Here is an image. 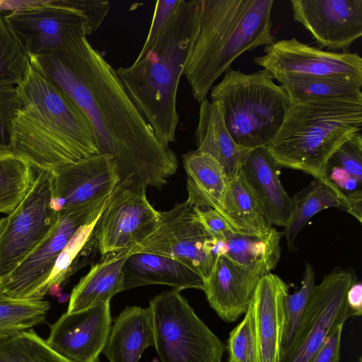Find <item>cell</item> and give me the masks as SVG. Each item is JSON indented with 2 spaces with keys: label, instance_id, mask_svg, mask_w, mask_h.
I'll use <instances>...</instances> for the list:
<instances>
[{
  "label": "cell",
  "instance_id": "obj_1",
  "mask_svg": "<svg viewBox=\"0 0 362 362\" xmlns=\"http://www.w3.org/2000/svg\"><path fill=\"white\" fill-rule=\"evenodd\" d=\"M30 65L66 93L87 117L98 153L112 157L119 183L161 189L175 173V153L158 140L117 73L83 32L62 46L28 57Z\"/></svg>",
  "mask_w": 362,
  "mask_h": 362
},
{
  "label": "cell",
  "instance_id": "obj_2",
  "mask_svg": "<svg viewBox=\"0 0 362 362\" xmlns=\"http://www.w3.org/2000/svg\"><path fill=\"white\" fill-rule=\"evenodd\" d=\"M16 89L21 105L13 123V153L36 173L98 153L84 112L30 64Z\"/></svg>",
  "mask_w": 362,
  "mask_h": 362
},
{
  "label": "cell",
  "instance_id": "obj_3",
  "mask_svg": "<svg viewBox=\"0 0 362 362\" xmlns=\"http://www.w3.org/2000/svg\"><path fill=\"white\" fill-rule=\"evenodd\" d=\"M273 0H198L182 72L193 98H207L215 81L245 52L276 41Z\"/></svg>",
  "mask_w": 362,
  "mask_h": 362
},
{
  "label": "cell",
  "instance_id": "obj_4",
  "mask_svg": "<svg viewBox=\"0 0 362 362\" xmlns=\"http://www.w3.org/2000/svg\"><path fill=\"white\" fill-rule=\"evenodd\" d=\"M198 0H181L156 46L116 73L158 140L175 141L180 122L177 93L193 37Z\"/></svg>",
  "mask_w": 362,
  "mask_h": 362
},
{
  "label": "cell",
  "instance_id": "obj_5",
  "mask_svg": "<svg viewBox=\"0 0 362 362\" xmlns=\"http://www.w3.org/2000/svg\"><path fill=\"white\" fill-rule=\"evenodd\" d=\"M362 130V98L290 101L266 148L279 167L326 179L328 161Z\"/></svg>",
  "mask_w": 362,
  "mask_h": 362
},
{
  "label": "cell",
  "instance_id": "obj_6",
  "mask_svg": "<svg viewBox=\"0 0 362 362\" xmlns=\"http://www.w3.org/2000/svg\"><path fill=\"white\" fill-rule=\"evenodd\" d=\"M221 103L226 126L237 144L266 147L279 131L290 105L284 87L262 69L246 74L229 68L210 90Z\"/></svg>",
  "mask_w": 362,
  "mask_h": 362
},
{
  "label": "cell",
  "instance_id": "obj_7",
  "mask_svg": "<svg viewBox=\"0 0 362 362\" xmlns=\"http://www.w3.org/2000/svg\"><path fill=\"white\" fill-rule=\"evenodd\" d=\"M154 346L161 362H219L225 347L194 312L180 291L150 301Z\"/></svg>",
  "mask_w": 362,
  "mask_h": 362
},
{
  "label": "cell",
  "instance_id": "obj_8",
  "mask_svg": "<svg viewBox=\"0 0 362 362\" xmlns=\"http://www.w3.org/2000/svg\"><path fill=\"white\" fill-rule=\"evenodd\" d=\"M51 171L36 173L29 192L7 217L0 236V281L6 278L49 235L59 213L52 206Z\"/></svg>",
  "mask_w": 362,
  "mask_h": 362
},
{
  "label": "cell",
  "instance_id": "obj_9",
  "mask_svg": "<svg viewBox=\"0 0 362 362\" xmlns=\"http://www.w3.org/2000/svg\"><path fill=\"white\" fill-rule=\"evenodd\" d=\"M214 238L199 220L196 207L187 200L171 209L160 212L155 229L133 252H148L177 259L197 272L206 281L215 255Z\"/></svg>",
  "mask_w": 362,
  "mask_h": 362
},
{
  "label": "cell",
  "instance_id": "obj_10",
  "mask_svg": "<svg viewBox=\"0 0 362 362\" xmlns=\"http://www.w3.org/2000/svg\"><path fill=\"white\" fill-rule=\"evenodd\" d=\"M110 196L59 214L57 223L39 245L5 279L4 291L19 299H44V286L57 257L81 226L95 219Z\"/></svg>",
  "mask_w": 362,
  "mask_h": 362
},
{
  "label": "cell",
  "instance_id": "obj_11",
  "mask_svg": "<svg viewBox=\"0 0 362 362\" xmlns=\"http://www.w3.org/2000/svg\"><path fill=\"white\" fill-rule=\"evenodd\" d=\"M356 281L352 268L337 267L324 276L317 285L294 342L281 362H308L332 329L353 317L346 293Z\"/></svg>",
  "mask_w": 362,
  "mask_h": 362
},
{
  "label": "cell",
  "instance_id": "obj_12",
  "mask_svg": "<svg viewBox=\"0 0 362 362\" xmlns=\"http://www.w3.org/2000/svg\"><path fill=\"white\" fill-rule=\"evenodd\" d=\"M146 187L117 184L95 227L101 257L132 249L156 227L160 211L148 202Z\"/></svg>",
  "mask_w": 362,
  "mask_h": 362
},
{
  "label": "cell",
  "instance_id": "obj_13",
  "mask_svg": "<svg viewBox=\"0 0 362 362\" xmlns=\"http://www.w3.org/2000/svg\"><path fill=\"white\" fill-rule=\"evenodd\" d=\"M4 18L28 57L51 52L73 31L86 36L95 31L85 13L66 0L37 1Z\"/></svg>",
  "mask_w": 362,
  "mask_h": 362
},
{
  "label": "cell",
  "instance_id": "obj_14",
  "mask_svg": "<svg viewBox=\"0 0 362 362\" xmlns=\"http://www.w3.org/2000/svg\"><path fill=\"white\" fill-rule=\"evenodd\" d=\"M254 59L279 83L296 77L346 75L362 78V58L357 53L324 50L296 38L276 40Z\"/></svg>",
  "mask_w": 362,
  "mask_h": 362
},
{
  "label": "cell",
  "instance_id": "obj_15",
  "mask_svg": "<svg viewBox=\"0 0 362 362\" xmlns=\"http://www.w3.org/2000/svg\"><path fill=\"white\" fill-rule=\"evenodd\" d=\"M52 206L67 212L111 195L119 182L112 156L95 154L53 171Z\"/></svg>",
  "mask_w": 362,
  "mask_h": 362
},
{
  "label": "cell",
  "instance_id": "obj_16",
  "mask_svg": "<svg viewBox=\"0 0 362 362\" xmlns=\"http://www.w3.org/2000/svg\"><path fill=\"white\" fill-rule=\"evenodd\" d=\"M293 19L320 49L347 52L362 35V0H291Z\"/></svg>",
  "mask_w": 362,
  "mask_h": 362
},
{
  "label": "cell",
  "instance_id": "obj_17",
  "mask_svg": "<svg viewBox=\"0 0 362 362\" xmlns=\"http://www.w3.org/2000/svg\"><path fill=\"white\" fill-rule=\"evenodd\" d=\"M110 301L64 313L50 326L47 343L73 362H99L111 330Z\"/></svg>",
  "mask_w": 362,
  "mask_h": 362
},
{
  "label": "cell",
  "instance_id": "obj_18",
  "mask_svg": "<svg viewBox=\"0 0 362 362\" xmlns=\"http://www.w3.org/2000/svg\"><path fill=\"white\" fill-rule=\"evenodd\" d=\"M263 275L260 270L240 267L216 255L204 291L218 315L232 322L246 312Z\"/></svg>",
  "mask_w": 362,
  "mask_h": 362
},
{
  "label": "cell",
  "instance_id": "obj_19",
  "mask_svg": "<svg viewBox=\"0 0 362 362\" xmlns=\"http://www.w3.org/2000/svg\"><path fill=\"white\" fill-rule=\"evenodd\" d=\"M288 286L276 274L268 273L259 280L250 302L255 322L257 362H280Z\"/></svg>",
  "mask_w": 362,
  "mask_h": 362
},
{
  "label": "cell",
  "instance_id": "obj_20",
  "mask_svg": "<svg viewBox=\"0 0 362 362\" xmlns=\"http://www.w3.org/2000/svg\"><path fill=\"white\" fill-rule=\"evenodd\" d=\"M279 168L266 147H259L248 153L241 170L271 224L286 228L293 202L280 181Z\"/></svg>",
  "mask_w": 362,
  "mask_h": 362
},
{
  "label": "cell",
  "instance_id": "obj_21",
  "mask_svg": "<svg viewBox=\"0 0 362 362\" xmlns=\"http://www.w3.org/2000/svg\"><path fill=\"white\" fill-rule=\"evenodd\" d=\"M162 284L181 291H204L203 277L187 264L171 257L148 252H133L122 267V290Z\"/></svg>",
  "mask_w": 362,
  "mask_h": 362
},
{
  "label": "cell",
  "instance_id": "obj_22",
  "mask_svg": "<svg viewBox=\"0 0 362 362\" xmlns=\"http://www.w3.org/2000/svg\"><path fill=\"white\" fill-rule=\"evenodd\" d=\"M194 141L197 150L215 158L230 179L240 173L242 165L252 150L235 143L226 126L221 103L207 98L200 103Z\"/></svg>",
  "mask_w": 362,
  "mask_h": 362
},
{
  "label": "cell",
  "instance_id": "obj_23",
  "mask_svg": "<svg viewBox=\"0 0 362 362\" xmlns=\"http://www.w3.org/2000/svg\"><path fill=\"white\" fill-rule=\"evenodd\" d=\"M153 345L151 308L127 306L111 327L102 353L110 362H139L144 351Z\"/></svg>",
  "mask_w": 362,
  "mask_h": 362
},
{
  "label": "cell",
  "instance_id": "obj_24",
  "mask_svg": "<svg viewBox=\"0 0 362 362\" xmlns=\"http://www.w3.org/2000/svg\"><path fill=\"white\" fill-rule=\"evenodd\" d=\"M132 249L111 252L93 264L73 288L66 310L78 312L110 301L122 290V267Z\"/></svg>",
  "mask_w": 362,
  "mask_h": 362
},
{
  "label": "cell",
  "instance_id": "obj_25",
  "mask_svg": "<svg viewBox=\"0 0 362 362\" xmlns=\"http://www.w3.org/2000/svg\"><path fill=\"white\" fill-rule=\"evenodd\" d=\"M182 160L187 174V201L194 206L219 212L230 180L223 167L212 156L197 149L183 154Z\"/></svg>",
  "mask_w": 362,
  "mask_h": 362
},
{
  "label": "cell",
  "instance_id": "obj_26",
  "mask_svg": "<svg viewBox=\"0 0 362 362\" xmlns=\"http://www.w3.org/2000/svg\"><path fill=\"white\" fill-rule=\"evenodd\" d=\"M282 232L274 228L264 237L230 232L221 239L214 238L213 252L231 262L265 274L273 270L280 259Z\"/></svg>",
  "mask_w": 362,
  "mask_h": 362
},
{
  "label": "cell",
  "instance_id": "obj_27",
  "mask_svg": "<svg viewBox=\"0 0 362 362\" xmlns=\"http://www.w3.org/2000/svg\"><path fill=\"white\" fill-rule=\"evenodd\" d=\"M218 213L235 233L264 237L274 228L242 170L230 180L223 206Z\"/></svg>",
  "mask_w": 362,
  "mask_h": 362
},
{
  "label": "cell",
  "instance_id": "obj_28",
  "mask_svg": "<svg viewBox=\"0 0 362 362\" xmlns=\"http://www.w3.org/2000/svg\"><path fill=\"white\" fill-rule=\"evenodd\" d=\"M293 211L291 221L282 232L290 251L295 250V240L309 220L320 211L338 208L346 211V197L328 178L314 177L293 197Z\"/></svg>",
  "mask_w": 362,
  "mask_h": 362
},
{
  "label": "cell",
  "instance_id": "obj_29",
  "mask_svg": "<svg viewBox=\"0 0 362 362\" xmlns=\"http://www.w3.org/2000/svg\"><path fill=\"white\" fill-rule=\"evenodd\" d=\"M290 101L362 98V78L346 75L296 77L284 80Z\"/></svg>",
  "mask_w": 362,
  "mask_h": 362
},
{
  "label": "cell",
  "instance_id": "obj_30",
  "mask_svg": "<svg viewBox=\"0 0 362 362\" xmlns=\"http://www.w3.org/2000/svg\"><path fill=\"white\" fill-rule=\"evenodd\" d=\"M102 213L78 228L70 238L57 257L44 286L45 295L50 288H59L75 272L90 262L96 252L100 254L94 229Z\"/></svg>",
  "mask_w": 362,
  "mask_h": 362
},
{
  "label": "cell",
  "instance_id": "obj_31",
  "mask_svg": "<svg viewBox=\"0 0 362 362\" xmlns=\"http://www.w3.org/2000/svg\"><path fill=\"white\" fill-rule=\"evenodd\" d=\"M49 309L44 299L12 298L0 284V342L44 323Z\"/></svg>",
  "mask_w": 362,
  "mask_h": 362
},
{
  "label": "cell",
  "instance_id": "obj_32",
  "mask_svg": "<svg viewBox=\"0 0 362 362\" xmlns=\"http://www.w3.org/2000/svg\"><path fill=\"white\" fill-rule=\"evenodd\" d=\"M36 172L13 154L0 159V214L11 215L30 189Z\"/></svg>",
  "mask_w": 362,
  "mask_h": 362
},
{
  "label": "cell",
  "instance_id": "obj_33",
  "mask_svg": "<svg viewBox=\"0 0 362 362\" xmlns=\"http://www.w3.org/2000/svg\"><path fill=\"white\" fill-rule=\"evenodd\" d=\"M315 280V274L313 267L306 262L299 290L292 294L288 293L285 297V320L281 360L290 350L301 326L311 298L316 290L317 285Z\"/></svg>",
  "mask_w": 362,
  "mask_h": 362
},
{
  "label": "cell",
  "instance_id": "obj_34",
  "mask_svg": "<svg viewBox=\"0 0 362 362\" xmlns=\"http://www.w3.org/2000/svg\"><path fill=\"white\" fill-rule=\"evenodd\" d=\"M0 362H73L52 349L33 329L0 342Z\"/></svg>",
  "mask_w": 362,
  "mask_h": 362
},
{
  "label": "cell",
  "instance_id": "obj_35",
  "mask_svg": "<svg viewBox=\"0 0 362 362\" xmlns=\"http://www.w3.org/2000/svg\"><path fill=\"white\" fill-rule=\"evenodd\" d=\"M29 66L28 55L0 13V85L17 86L24 80Z\"/></svg>",
  "mask_w": 362,
  "mask_h": 362
},
{
  "label": "cell",
  "instance_id": "obj_36",
  "mask_svg": "<svg viewBox=\"0 0 362 362\" xmlns=\"http://www.w3.org/2000/svg\"><path fill=\"white\" fill-rule=\"evenodd\" d=\"M228 362H257L255 317L250 303L243 320L230 332Z\"/></svg>",
  "mask_w": 362,
  "mask_h": 362
},
{
  "label": "cell",
  "instance_id": "obj_37",
  "mask_svg": "<svg viewBox=\"0 0 362 362\" xmlns=\"http://www.w3.org/2000/svg\"><path fill=\"white\" fill-rule=\"evenodd\" d=\"M21 105L16 86L0 85V159L14 154L13 123Z\"/></svg>",
  "mask_w": 362,
  "mask_h": 362
},
{
  "label": "cell",
  "instance_id": "obj_38",
  "mask_svg": "<svg viewBox=\"0 0 362 362\" xmlns=\"http://www.w3.org/2000/svg\"><path fill=\"white\" fill-rule=\"evenodd\" d=\"M327 165L341 168L362 182V135L358 132L344 142L331 156Z\"/></svg>",
  "mask_w": 362,
  "mask_h": 362
},
{
  "label": "cell",
  "instance_id": "obj_39",
  "mask_svg": "<svg viewBox=\"0 0 362 362\" xmlns=\"http://www.w3.org/2000/svg\"><path fill=\"white\" fill-rule=\"evenodd\" d=\"M181 0L157 1L148 35L136 59L141 58L159 41Z\"/></svg>",
  "mask_w": 362,
  "mask_h": 362
},
{
  "label": "cell",
  "instance_id": "obj_40",
  "mask_svg": "<svg viewBox=\"0 0 362 362\" xmlns=\"http://www.w3.org/2000/svg\"><path fill=\"white\" fill-rule=\"evenodd\" d=\"M344 324L336 326L308 362H339Z\"/></svg>",
  "mask_w": 362,
  "mask_h": 362
},
{
  "label": "cell",
  "instance_id": "obj_41",
  "mask_svg": "<svg viewBox=\"0 0 362 362\" xmlns=\"http://www.w3.org/2000/svg\"><path fill=\"white\" fill-rule=\"evenodd\" d=\"M195 207L199 220L213 238L221 239L229 233L233 232L228 223L216 210L207 207Z\"/></svg>",
  "mask_w": 362,
  "mask_h": 362
},
{
  "label": "cell",
  "instance_id": "obj_42",
  "mask_svg": "<svg viewBox=\"0 0 362 362\" xmlns=\"http://www.w3.org/2000/svg\"><path fill=\"white\" fill-rule=\"evenodd\" d=\"M346 301L353 316H361L362 314V284L355 281L346 293Z\"/></svg>",
  "mask_w": 362,
  "mask_h": 362
},
{
  "label": "cell",
  "instance_id": "obj_43",
  "mask_svg": "<svg viewBox=\"0 0 362 362\" xmlns=\"http://www.w3.org/2000/svg\"><path fill=\"white\" fill-rule=\"evenodd\" d=\"M346 197V209L345 211L354 216L359 223L362 222V189H359L348 193Z\"/></svg>",
  "mask_w": 362,
  "mask_h": 362
},
{
  "label": "cell",
  "instance_id": "obj_44",
  "mask_svg": "<svg viewBox=\"0 0 362 362\" xmlns=\"http://www.w3.org/2000/svg\"><path fill=\"white\" fill-rule=\"evenodd\" d=\"M7 223V217L0 218V236L4 231L5 226Z\"/></svg>",
  "mask_w": 362,
  "mask_h": 362
},
{
  "label": "cell",
  "instance_id": "obj_45",
  "mask_svg": "<svg viewBox=\"0 0 362 362\" xmlns=\"http://www.w3.org/2000/svg\"><path fill=\"white\" fill-rule=\"evenodd\" d=\"M1 2H2V0H0V4H1Z\"/></svg>",
  "mask_w": 362,
  "mask_h": 362
},
{
  "label": "cell",
  "instance_id": "obj_46",
  "mask_svg": "<svg viewBox=\"0 0 362 362\" xmlns=\"http://www.w3.org/2000/svg\"><path fill=\"white\" fill-rule=\"evenodd\" d=\"M361 358H360V359H359V362H361Z\"/></svg>",
  "mask_w": 362,
  "mask_h": 362
},
{
  "label": "cell",
  "instance_id": "obj_47",
  "mask_svg": "<svg viewBox=\"0 0 362 362\" xmlns=\"http://www.w3.org/2000/svg\"><path fill=\"white\" fill-rule=\"evenodd\" d=\"M219 362H222V361H219Z\"/></svg>",
  "mask_w": 362,
  "mask_h": 362
}]
</instances>
